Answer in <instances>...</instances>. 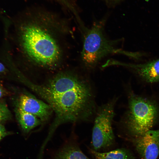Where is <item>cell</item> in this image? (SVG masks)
<instances>
[{"instance_id": "cell-16", "label": "cell", "mask_w": 159, "mask_h": 159, "mask_svg": "<svg viewBox=\"0 0 159 159\" xmlns=\"http://www.w3.org/2000/svg\"><path fill=\"white\" fill-rule=\"evenodd\" d=\"M8 67L6 62L0 59V75L6 73L8 71Z\"/></svg>"}, {"instance_id": "cell-5", "label": "cell", "mask_w": 159, "mask_h": 159, "mask_svg": "<svg viewBox=\"0 0 159 159\" xmlns=\"http://www.w3.org/2000/svg\"><path fill=\"white\" fill-rule=\"evenodd\" d=\"M117 100V98H114L97 108L92 133V144L95 150L108 148L114 143L112 124Z\"/></svg>"}, {"instance_id": "cell-17", "label": "cell", "mask_w": 159, "mask_h": 159, "mask_svg": "<svg viewBox=\"0 0 159 159\" xmlns=\"http://www.w3.org/2000/svg\"><path fill=\"white\" fill-rule=\"evenodd\" d=\"M7 91L3 85L0 84V100L6 95Z\"/></svg>"}, {"instance_id": "cell-7", "label": "cell", "mask_w": 159, "mask_h": 159, "mask_svg": "<svg viewBox=\"0 0 159 159\" xmlns=\"http://www.w3.org/2000/svg\"><path fill=\"white\" fill-rule=\"evenodd\" d=\"M134 143L143 159H156L159 155V129L150 130L137 137Z\"/></svg>"}, {"instance_id": "cell-14", "label": "cell", "mask_w": 159, "mask_h": 159, "mask_svg": "<svg viewBox=\"0 0 159 159\" xmlns=\"http://www.w3.org/2000/svg\"><path fill=\"white\" fill-rule=\"evenodd\" d=\"M107 7L114 8L121 3L124 0H103Z\"/></svg>"}, {"instance_id": "cell-10", "label": "cell", "mask_w": 159, "mask_h": 159, "mask_svg": "<svg viewBox=\"0 0 159 159\" xmlns=\"http://www.w3.org/2000/svg\"><path fill=\"white\" fill-rule=\"evenodd\" d=\"M90 150L95 159H133L131 153L125 148H118L104 153L91 149Z\"/></svg>"}, {"instance_id": "cell-4", "label": "cell", "mask_w": 159, "mask_h": 159, "mask_svg": "<svg viewBox=\"0 0 159 159\" xmlns=\"http://www.w3.org/2000/svg\"><path fill=\"white\" fill-rule=\"evenodd\" d=\"M128 110L120 121L130 134L137 138L151 130L157 114V108L153 103L132 95L129 97Z\"/></svg>"}, {"instance_id": "cell-9", "label": "cell", "mask_w": 159, "mask_h": 159, "mask_svg": "<svg viewBox=\"0 0 159 159\" xmlns=\"http://www.w3.org/2000/svg\"><path fill=\"white\" fill-rule=\"evenodd\" d=\"M15 112L18 122L25 133H28L42 123L41 120L37 117L17 107Z\"/></svg>"}, {"instance_id": "cell-13", "label": "cell", "mask_w": 159, "mask_h": 159, "mask_svg": "<svg viewBox=\"0 0 159 159\" xmlns=\"http://www.w3.org/2000/svg\"><path fill=\"white\" fill-rule=\"evenodd\" d=\"M11 118V113L7 105L4 102H0V124Z\"/></svg>"}, {"instance_id": "cell-8", "label": "cell", "mask_w": 159, "mask_h": 159, "mask_svg": "<svg viewBox=\"0 0 159 159\" xmlns=\"http://www.w3.org/2000/svg\"><path fill=\"white\" fill-rule=\"evenodd\" d=\"M112 65H117L133 69L141 78L149 83L159 82V59L140 64L119 62L113 60Z\"/></svg>"}, {"instance_id": "cell-12", "label": "cell", "mask_w": 159, "mask_h": 159, "mask_svg": "<svg viewBox=\"0 0 159 159\" xmlns=\"http://www.w3.org/2000/svg\"><path fill=\"white\" fill-rule=\"evenodd\" d=\"M62 6L66 10L74 15L76 19L79 18L80 9L75 0H53Z\"/></svg>"}, {"instance_id": "cell-2", "label": "cell", "mask_w": 159, "mask_h": 159, "mask_svg": "<svg viewBox=\"0 0 159 159\" xmlns=\"http://www.w3.org/2000/svg\"><path fill=\"white\" fill-rule=\"evenodd\" d=\"M23 83L45 100L54 112L51 133L64 123L87 121L94 117L97 107L91 82L76 71L60 70L43 84L27 79Z\"/></svg>"}, {"instance_id": "cell-11", "label": "cell", "mask_w": 159, "mask_h": 159, "mask_svg": "<svg viewBox=\"0 0 159 159\" xmlns=\"http://www.w3.org/2000/svg\"><path fill=\"white\" fill-rule=\"evenodd\" d=\"M54 159H90L77 145L73 144L65 146L56 154Z\"/></svg>"}, {"instance_id": "cell-1", "label": "cell", "mask_w": 159, "mask_h": 159, "mask_svg": "<svg viewBox=\"0 0 159 159\" xmlns=\"http://www.w3.org/2000/svg\"><path fill=\"white\" fill-rule=\"evenodd\" d=\"M66 19L42 8L27 9L16 28L17 46L33 66L44 69L59 68L63 61V37L70 32Z\"/></svg>"}, {"instance_id": "cell-15", "label": "cell", "mask_w": 159, "mask_h": 159, "mask_svg": "<svg viewBox=\"0 0 159 159\" xmlns=\"http://www.w3.org/2000/svg\"><path fill=\"white\" fill-rule=\"evenodd\" d=\"M10 133L6 131L5 127L2 124H0V140L6 136L10 134Z\"/></svg>"}, {"instance_id": "cell-6", "label": "cell", "mask_w": 159, "mask_h": 159, "mask_svg": "<svg viewBox=\"0 0 159 159\" xmlns=\"http://www.w3.org/2000/svg\"><path fill=\"white\" fill-rule=\"evenodd\" d=\"M16 107L34 115L42 122L47 121L53 112L47 103L26 92L19 96L17 100Z\"/></svg>"}, {"instance_id": "cell-3", "label": "cell", "mask_w": 159, "mask_h": 159, "mask_svg": "<svg viewBox=\"0 0 159 159\" xmlns=\"http://www.w3.org/2000/svg\"><path fill=\"white\" fill-rule=\"evenodd\" d=\"M108 15L95 21L91 27L83 33L81 59L84 68L87 70H93L103 58L110 54L118 53L128 57L130 54V52L116 47L120 40H111L106 36L104 27Z\"/></svg>"}]
</instances>
